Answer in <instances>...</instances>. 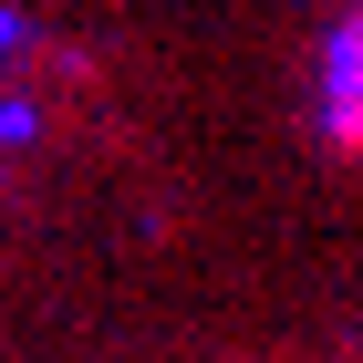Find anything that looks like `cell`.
<instances>
[{
  "label": "cell",
  "instance_id": "obj_1",
  "mask_svg": "<svg viewBox=\"0 0 363 363\" xmlns=\"http://www.w3.org/2000/svg\"><path fill=\"white\" fill-rule=\"evenodd\" d=\"M322 94H333V145L363 156V11L333 31V52H322Z\"/></svg>",
  "mask_w": 363,
  "mask_h": 363
}]
</instances>
